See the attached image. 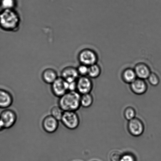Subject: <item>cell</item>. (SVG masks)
I'll return each mask as SVG.
<instances>
[{"mask_svg":"<svg viewBox=\"0 0 161 161\" xmlns=\"http://www.w3.org/2000/svg\"><path fill=\"white\" fill-rule=\"evenodd\" d=\"M81 95L77 91L68 92L59 98L58 106L64 111H75L80 108Z\"/></svg>","mask_w":161,"mask_h":161,"instance_id":"6da1fadb","label":"cell"},{"mask_svg":"<svg viewBox=\"0 0 161 161\" xmlns=\"http://www.w3.org/2000/svg\"><path fill=\"white\" fill-rule=\"evenodd\" d=\"M19 20L18 15L12 9H4L0 14V25L5 29H15L19 25Z\"/></svg>","mask_w":161,"mask_h":161,"instance_id":"7a4b0ae2","label":"cell"},{"mask_svg":"<svg viewBox=\"0 0 161 161\" xmlns=\"http://www.w3.org/2000/svg\"><path fill=\"white\" fill-rule=\"evenodd\" d=\"M64 127L69 130L78 128L80 124V118L75 111H64L61 121Z\"/></svg>","mask_w":161,"mask_h":161,"instance_id":"3957f363","label":"cell"},{"mask_svg":"<svg viewBox=\"0 0 161 161\" xmlns=\"http://www.w3.org/2000/svg\"><path fill=\"white\" fill-rule=\"evenodd\" d=\"M127 129L132 136L139 137L142 135L144 131V125L139 118L135 117L129 121Z\"/></svg>","mask_w":161,"mask_h":161,"instance_id":"277c9868","label":"cell"},{"mask_svg":"<svg viewBox=\"0 0 161 161\" xmlns=\"http://www.w3.org/2000/svg\"><path fill=\"white\" fill-rule=\"evenodd\" d=\"M79 59L82 64L89 67L96 64L97 56L93 50L86 49L80 52L79 55Z\"/></svg>","mask_w":161,"mask_h":161,"instance_id":"5b68a950","label":"cell"},{"mask_svg":"<svg viewBox=\"0 0 161 161\" xmlns=\"http://www.w3.org/2000/svg\"><path fill=\"white\" fill-rule=\"evenodd\" d=\"M76 91L80 95L91 93L93 85L91 80L86 76H81L76 81Z\"/></svg>","mask_w":161,"mask_h":161,"instance_id":"8992f818","label":"cell"},{"mask_svg":"<svg viewBox=\"0 0 161 161\" xmlns=\"http://www.w3.org/2000/svg\"><path fill=\"white\" fill-rule=\"evenodd\" d=\"M0 118L4 125L5 128L10 129L15 125L17 120L16 113L14 110L6 109L0 114Z\"/></svg>","mask_w":161,"mask_h":161,"instance_id":"52a82bcc","label":"cell"},{"mask_svg":"<svg viewBox=\"0 0 161 161\" xmlns=\"http://www.w3.org/2000/svg\"><path fill=\"white\" fill-rule=\"evenodd\" d=\"M51 85L52 92L57 97H60L68 92L67 82L61 77H58Z\"/></svg>","mask_w":161,"mask_h":161,"instance_id":"ba28073f","label":"cell"},{"mask_svg":"<svg viewBox=\"0 0 161 161\" xmlns=\"http://www.w3.org/2000/svg\"><path fill=\"white\" fill-rule=\"evenodd\" d=\"M59 126V121L51 115L45 116L42 120V126L44 130L47 133L52 134L57 130Z\"/></svg>","mask_w":161,"mask_h":161,"instance_id":"9c48e42d","label":"cell"},{"mask_svg":"<svg viewBox=\"0 0 161 161\" xmlns=\"http://www.w3.org/2000/svg\"><path fill=\"white\" fill-rule=\"evenodd\" d=\"M132 92L137 95H142L146 93L148 89L147 84L144 80L137 78L130 84Z\"/></svg>","mask_w":161,"mask_h":161,"instance_id":"30bf717a","label":"cell"},{"mask_svg":"<svg viewBox=\"0 0 161 161\" xmlns=\"http://www.w3.org/2000/svg\"><path fill=\"white\" fill-rule=\"evenodd\" d=\"M79 73L77 69L72 67H67L61 72V77L66 82L70 83L77 81L78 79Z\"/></svg>","mask_w":161,"mask_h":161,"instance_id":"8fae6325","label":"cell"},{"mask_svg":"<svg viewBox=\"0 0 161 161\" xmlns=\"http://www.w3.org/2000/svg\"><path fill=\"white\" fill-rule=\"evenodd\" d=\"M14 98L8 91L0 89V108H7L12 105Z\"/></svg>","mask_w":161,"mask_h":161,"instance_id":"7c38bea8","label":"cell"},{"mask_svg":"<svg viewBox=\"0 0 161 161\" xmlns=\"http://www.w3.org/2000/svg\"><path fill=\"white\" fill-rule=\"evenodd\" d=\"M134 70L137 78L143 80L147 79L151 73L149 67L143 63L137 64Z\"/></svg>","mask_w":161,"mask_h":161,"instance_id":"4fadbf2b","label":"cell"},{"mask_svg":"<svg viewBox=\"0 0 161 161\" xmlns=\"http://www.w3.org/2000/svg\"><path fill=\"white\" fill-rule=\"evenodd\" d=\"M58 78L56 71L52 69H47L42 74V78L45 83L52 84Z\"/></svg>","mask_w":161,"mask_h":161,"instance_id":"5bb4252c","label":"cell"},{"mask_svg":"<svg viewBox=\"0 0 161 161\" xmlns=\"http://www.w3.org/2000/svg\"><path fill=\"white\" fill-rule=\"evenodd\" d=\"M137 77L134 69L129 68L125 69L123 72L122 79L125 83L130 84L136 80Z\"/></svg>","mask_w":161,"mask_h":161,"instance_id":"9a60e30c","label":"cell"},{"mask_svg":"<svg viewBox=\"0 0 161 161\" xmlns=\"http://www.w3.org/2000/svg\"><path fill=\"white\" fill-rule=\"evenodd\" d=\"M94 102V98L91 93L81 95L80 97V106L83 108H88L91 106Z\"/></svg>","mask_w":161,"mask_h":161,"instance_id":"2e32d148","label":"cell"},{"mask_svg":"<svg viewBox=\"0 0 161 161\" xmlns=\"http://www.w3.org/2000/svg\"><path fill=\"white\" fill-rule=\"evenodd\" d=\"M101 73V68L97 64H93L88 67V75L89 78H97L100 75Z\"/></svg>","mask_w":161,"mask_h":161,"instance_id":"e0dca14e","label":"cell"},{"mask_svg":"<svg viewBox=\"0 0 161 161\" xmlns=\"http://www.w3.org/2000/svg\"><path fill=\"white\" fill-rule=\"evenodd\" d=\"M64 111L59 106H54L50 110V114L58 120L61 121Z\"/></svg>","mask_w":161,"mask_h":161,"instance_id":"ac0fdd59","label":"cell"},{"mask_svg":"<svg viewBox=\"0 0 161 161\" xmlns=\"http://www.w3.org/2000/svg\"><path fill=\"white\" fill-rule=\"evenodd\" d=\"M124 116L126 120L128 121H130L136 117V111L133 107H128L124 110Z\"/></svg>","mask_w":161,"mask_h":161,"instance_id":"d6986e66","label":"cell"},{"mask_svg":"<svg viewBox=\"0 0 161 161\" xmlns=\"http://www.w3.org/2000/svg\"><path fill=\"white\" fill-rule=\"evenodd\" d=\"M147 79L149 83L153 86H157L160 83V78L155 73H151Z\"/></svg>","mask_w":161,"mask_h":161,"instance_id":"ffe728a7","label":"cell"},{"mask_svg":"<svg viewBox=\"0 0 161 161\" xmlns=\"http://www.w3.org/2000/svg\"><path fill=\"white\" fill-rule=\"evenodd\" d=\"M15 5L14 0H3L2 5L4 9H12Z\"/></svg>","mask_w":161,"mask_h":161,"instance_id":"44dd1931","label":"cell"},{"mask_svg":"<svg viewBox=\"0 0 161 161\" xmlns=\"http://www.w3.org/2000/svg\"><path fill=\"white\" fill-rule=\"evenodd\" d=\"M120 161H136V159L133 154L127 153L122 154Z\"/></svg>","mask_w":161,"mask_h":161,"instance_id":"7402d4cb","label":"cell"},{"mask_svg":"<svg viewBox=\"0 0 161 161\" xmlns=\"http://www.w3.org/2000/svg\"><path fill=\"white\" fill-rule=\"evenodd\" d=\"M122 155L119 151H113L110 155V160L111 161H120Z\"/></svg>","mask_w":161,"mask_h":161,"instance_id":"603a6c76","label":"cell"},{"mask_svg":"<svg viewBox=\"0 0 161 161\" xmlns=\"http://www.w3.org/2000/svg\"><path fill=\"white\" fill-rule=\"evenodd\" d=\"M88 67H89L87 66L82 64L77 69L79 75L81 76H86V75H88Z\"/></svg>","mask_w":161,"mask_h":161,"instance_id":"cb8c5ba5","label":"cell"},{"mask_svg":"<svg viewBox=\"0 0 161 161\" xmlns=\"http://www.w3.org/2000/svg\"><path fill=\"white\" fill-rule=\"evenodd\" d=\"M4 129H5V128L4 125L3 121L2 120L1 118H0V131L3 130Z\"/></svg>","mask_w":161,"mask_h":161,"instance_id":"d4e9b609","label":"cell"},{"mask_svg":"<svg viewBox=\"0 0 161 161\" xmlns=\"http://www.w3.org/2000/svg\"></svg>","mask_w":161,"mask_h":161,"instance_id":"484cf974","label":"cell"}]
</instances>
